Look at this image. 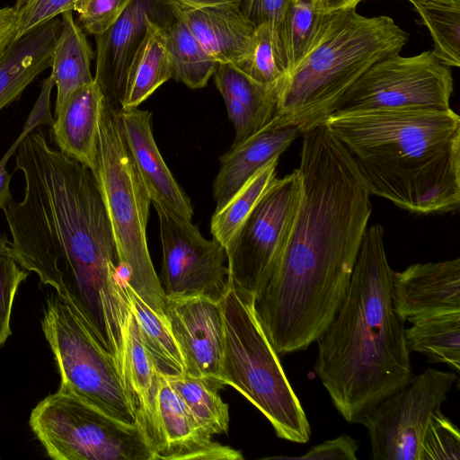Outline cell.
<instances>
[{"mask_svg":"<svg viewBox=\"0 0 460 460\" xmlns=\"http://www.w3.org/2000/svg\"><path fill=\"white\" fill-rule=\"evenodd\" d=\"M153 205L159 221L165 297L201 296L220 302L231 287L225 248L203 237L191 221Z\"/></svg>","mask_w":460,"mask_h":460,"instance_id":"4fadbf2b","label":"cell"},{"mask_svg":"<svg viewBox=\"0 0 460 460\" xmlns=\"http://www.w3.org/2000/svg\"><path fill=\"white\" fill-rule=\"evenodd\" d=\"M132 0H82L75 9L84 31L93 36L112 25Z\"/></svg>","mask_w":460,"mask_h":460,"instance_id":"8d00e7d4","label":"cell"},{"mask_svg":"<svg viewBox=\"0 0 460 460\" xmlns=\"http://www.w3.org/2000/svg\"><path fill=\"white\" fill-rule=\"evenodd\" d=\"M28 272L12 256L0 254V347L12 333L10 319L13 300Z\"/></svg>","mask_w":460,"mask_h":460,"instance_id":"d590c367","label":"cell"},{"mask_svg":"<svg viewBox=\"0 0 460 460\" xmlns=\"http://www.w3.org/2000/svg\"><path fill=\"white\" fill-rule=\"evenodd\" d=\"M122 376L134 406L137 423L153 452V460H157L164 448L158 413V394L162 376L142 345L132 310L124 336Z\"/></svg>","mask_w":460,"mask_h":460,"instance_id":"44dd1931","label":"cell"},{"mask_svg":"<svg viewBox=\"0 0 460 460\" xmlns=\"http://www.w3.org/2000/svg\"><path fill=\"white\" fill-rule=\"evenodd\" d=\"M391 296L403 322L460 313V259L416 263L394 271Z\"/></svg>","mask_w":460,"mask_h":460,"instance_id":"9a60e30c","label":"cell"},{"mask_svg":"<svg viewBox=\"0 0 460 460\" xmlns=\"http://www.w3.org/2000/svg\"><path fill=\"white\" fill-rule=\"evenodd\" d=\"M302 137L292 227L270 275L253 294L257 319L278 355L307 349L331 323L372 212L363 178L326 124Z\"/></svg>","mask_w":460,"mask_h":460,"instance_id":"7a4b0ae2","label":"cell"},{"mask_svg":"<svg viewBox=\"0 0 460 460\" xmlns=\"http://www.w3.org/2000/svg\"><path fill=\"white\" fill-rule=\"evenodd\" d=\"M234 66L256 82L279 85L288 72L280 26H255L247 52Z\"/></svg>","mask_w":460,"mask_h":460,"instance_id":"1f68e13d","label":"cell"},{"mask_svg":"<svg viewBox=\"0 0 460 460\" xmlns=\"http://www.w3.org/2000/svg\"><path fill=\"white\" fill-rule=\"evenodd\" d=\"M160 4L159 0H132L112 25L94 36V80L117 111L120 110L128 70L145 36L147 19L155 18Z\"/></svg>","mask_w":460,"mask_h":460,"instance_id":"2e32d148","label":"cell"},{"mask_svg":"<svg viewBox=\"0 0 460 460\" xmlns=\"http://www.w3.org/2000/svg\"><path fill=\"white\" fill-rule=\"evenodd\" d=\"M29 423L55 460H153L137 423H124L64 387L33 408Z\"/></svg>","mask_w":460,"mask_h":460,"instance_id":"ba28073f","label":"cell"},{"mask_svg":"<svg viewBox=\"0 0 460 460\" xmlns=\"http://www.w3.org/2000/svg\"><path fill=\"white\" fill-rule=\"evenodd\" d=\"M312 1H314L316 4V6H317L319 0H312Z\"/></svg>","mask_w":460,"mask_h":460,"instance_id":"c3c4849f","label":"cell"},{"mask_svg":"<svg viewBox=\"0 0 460 460\" xmlns=\"http://www.w3.org/2000/svg\"><path fill=\"white\" fill-rule=\"evenodd\" d=\"M18 10L13 7L0 8V57L15 41Z\"/></svg>","mask_w":460,"mask_h":460,"instance_id":"b9f144b4","label":"cell"},{"mask_svg":"<svg viewBox=\"0 0 460 460\" xmlns=\"http://www.w3.org/2000/svg\"><path fill=\"white\" fill-rule=\"evenodd\" d=\"M404 336L410 351L424 354L429 362L443 363L459 372L460 313L417 321L404 330Z\"/></svg>","mask_w":460,"mask_h":460,"instance_id":"83f0119b","label":"cell"},{"mask_svg":"<svg viewBox=\"0 0 460 460\" xmlns=\"http://www.w3.org/2000/svg\"><path fill=\"white\" fill-rule=\"evenodd\" d=\"M370 195L417 214L460 205V118L450 108L331 114Z\"/></svg>","mask_w":460,"mask_h":460,"instance_id":"277c9868","label":"cell"},{"mask_svg":"<svg viewBox=\"0 0 460 460\" xmlns=\"http://www.w3.org/2000/svg\"><path fill=\"white\" fill-rule=\"evenodd\" d=\"M165 378L208 433L213 437L227 432L228 405L218 394L222 384L212 378L188 375Z\"/></svg>","mask_w":460,"mask_h":460,"instance_id":"4dcf8cb0","label":"cell"},{"mask_svg":"<svg viewBox=\"0 0 460 460\" xmlns=\"http://www.w3.org/2000/svg\"><path fill=\"white\" fill-rule=\"evenodd\" d=\"M126 286L142 345L156 370L164 377L185 375L184 359L167 319L155 314L127 282Z\"/></svg>","mask_w":460,"mask_h":460,"instance_id":"4316f807","label":"cell"},{"mask_svg":"<svg viewBox=\"0 0 460 460\" xmlns=\"http://www.w3.org/2000/svg\"><path fill=\"white\" fill-rule=\"evenodd\" d=\"M82 0H27L18 8L16 40L36 27L68 11H75Z\"/></svg>","mask_w":460,"mask_h":460,"instance_id":"f35d334b","label":"cell"},{"mask_svg":"<svg viewBox=\"0 0 460 460\" xmlns=\"http://www.w3.org/2000/svg\"><path fill=\"white\" fill-rule=\"evenodd\" d=\"M453 77L432 50L399 53L371 66L339 99L332 114L378 110L450 109Z\"/></svg>","mask_w":460,"mask_h":460,"instance_id":"30bf717a","label":"cell"},{"mask_svg":"<svg viewBox=\"0 0 460 460\" xmlns=\"http://www.w3.org/2000/svg\"><path fill=\"white\" fill-rule=\"evenodd\" d=\"M60 28L61 20L56 17L13 41L0 57V111L51 66Z\"/></svg>","mask_w":460,"mask_h":460,"instance_id":"cb8c5ba5","label":"cell"},{"mask_svg":"<svg viewBox=\"0 0 460 460\" xmlns=\"http://www.w3.org/2000/svg\"><path fill=\"white\" fill-rule=\"evenodd\" d=\"M49 104V96L40 93L22 133L0 160V209L4 212L13 200L10 191L11 175L6 169L8 160L14 155L20 143L30 131L40 126L52 124L53 119L50 115Z\"/></svg>","mask_w":460,"mask_h":460,"instance_id":"74e56055","label":"cell"},{"mask_svg":"<svg viewBox=\"0 0 460 460\" xmlns=\"http://www.w3.org/2000/svg\"><path fill=\"white\" fill-rule=\"evenodd\" d=\"M279 156L259 169L219 209L210 222L213 238L226 248L276 177Z\"/></svg>","mask_w":460,"mask_h":460,"instance_id":"f546056e","label":"cell"},{"mask_svg":"<svg viewBox=\"0 0 460 460\" xmlns=\"http://www.w3.org/2000/svg\"><path fill=\"white\" fill-rule=\"evenodd\" d=\"M213 75L234 126L231 146L255 134L277 116L279 84L256 82L228 63H219Z\"/></svg>","mask_w":460,"mask_h":460,"instance_id":"7402d4cb","label":"cell"},{"mask_svg":"<svg viewBox=\"0 0 460 460\" xmlns=\"http://www.w3.org/2000/svg\"><path fill=\"white\" fill-rule=\"evenodd\" d=\"M457 376L428 367L375 405L361 420L375 460H420L427 426Z\"/></svg>","mask_w":460,"mask_h":460,"instance_id":"7c38bea8","label":"cell"},{"mask_svg":"<svg viewBox=\"0 0 460 460\" xmlns=\"http://www.w3.org/2000/svg\"><path fill=\"white\" fill-rule=\"evenodd\" d=\"M430 32L435 57L445 66H460V9L412 3Z\"/></svg>","mask_w":460,"mask_h":460,"instance_id":"836d02e7","label":"cell"},{"mask_svg":"<svg viewBox=\"0 0 460 460\" xmlns=\"http://www.w3.org/2000/svg\"><path fill=\"white\" fill-rule=\"evenodd\" d=\"M41 327L60 373V387L124 423L137 424L116 359L84 318L58 294L47 299Z\"/></svg>","mask_w":460,"mask_h":460,"instance_id":"9c48e42d","label":"cell"},{"mask_svg":"<svg viewBox=\"0 0 460 460\" xmlns=\"http://www.w3.org/2000/svg\"><path fill=\"white\" fill-rule=\"evenodd\" d=\"M408 40L385 15L363 16L354 7L323 13L310 49L279 84L277 116L301 135L323 123L371 66L399 53Z\"/></svg>","mask_w":460,"mask_h":460,"instance_id":"5b68a950","label":"cell"},{"mask_svg":"<svg viewBox=\"0 0 460 460\" xmlns=\"http://www.w3.org/2000/svg\"><path fill=\"white\" fill-rule=\"evenodd\" d=\"M158 413L164 448L157 460L243 458L240 451L212 440V436L198 422L163 376L158 394Z\"/></svg>","mask_w":460,"mask_h":460,"instance_id":"ffe728a7","label":"cell"},{"mask_svg":"<svg viewBox=\"0 0 460 460\" xmlns=\"http://www.w3.org/2000/svg\"><path fill=\"white\" fill-rule=\"evenodd\" d=\"M119 127L136 168L153 204L191 221L190 199L166 165L152 130V114L136 108L117 111Z\"/></svg>","mask_w":460,"mask_h":460,"instance_id":"e0dca14e","label":"cell"},{"mask_svg":"<svg viewBox=\"0 0 460 460\" xmlns=\"http://www.w3.org/2000/svg\"><path fill=\"white\" fill-rule=\"evenodd\" d=\"M300 193L298 172L276 178L225 248L230 286L255 294L289 235Z\"/></svg>","mask_w":460,"mask_h":460,"instance_id":"8fae6325","label":"cell"},{"mask_svg":"<svg viewBox=\"0 0 460 460\" xmlns=\"http://www.w3.org/2000/svg\"><path fill=\"white\" fill-rule=\"evenodd\" d=\"M385 231L367 228L346 296L318 342L314 370L349 423H360L412 376L404 322L392 302Z\"/></svg>","mask_w":460,"mask_h":460,"instance_id":"3957f363","label":"cell"},{"mask_svg":"<svg viewBox=\"0 0 460 460\" xmlns=\"http://www.w3.org/2000/svg\"><path fill=\"white\" fill-rule=\"evenodd\" d=\"M224 323L218 381L241 393L282 439L306 443L311 428L277 352L261 326L253 295L230 287L220 301Z\"/></svg>","mask_w":460,"mask_h":460,"instance_id":"8992f818","label":"cell"},{"mask_svg":"<svg viewBox=\"0 0 460 460\" xmlns=\"http://www.w3.org/2000/svg\"><path fill=\"white\" fill-rule=\"evenodd\" d=\"M359 447L357 440L348 435L326 440L312 447L300 456H279V459L302 460H357L356 453Z\"/></svg>","mask_w":460,"mask_h":460,"instance_id":"ab89813d","label":"cell"},{"mask_svg":"<svg viewBox=\"0 0 460 460\" xmlns=\"http://www.w3.org/2000/svg\"><path fill=\"white\" fill-rule=\"evenodd\" d=\"M362 0H319L317 10L320 13H329L332 11L350 8L358 5Z\"/></svg>","mask_w":460,"mask_h":460,"instance_id":"7bdbcfd3","label":"cell"},{"mask_svg":"<svg viewBox=\"0 0 460 460\" xmlns=\"http://www.w3.org/2000/svg\"><path fill=\"white\" fill-rule=\"evenodd\" d=\"M24 195L4 212L9 254L52 287L100 343L123 341L131 305L100 188L86 165L54 149L37 127L15 153Z\"/></svg>","mask_w":460,"mask_h":460,"instance_id":"6da1fadb","label":"cell"},{"mask_svg":"<svg viewBox=\"0 0 460 460\" xmlns=\"http://www.w3.org/2000/svg\"><path fill=\"white\" fill-rule=\"evenodd\" d=\"M171 78L166 27L149 17L145 36L128 70L120 110L137 107Z\"/></svg>","mask_w":460,"mask_h":460,"instance_id":"d4e9b609","label":"cell"},{"mask_svg":"<svg viewBox=\"0 0 460 460\" xmlns=\"http://www.w3.org/2000/svg\"><path fill=\"white\" fill-rule=\"evenodd\" d=\"M16 3H15V5L14 7L16 9L20 8L27 0H15Z\"/></svg>","mask_w":460,"mask_h":460,"instance_id":"7dc6e473","label":"cell"},{"mask_svg":"<svg viewBox=\"0 0 460 460\" xmlns=\"http://www.w3.org/2000/svg\"><path fill=\"white\" fill-rule=\"evenodd\" d=\"M180 4L192 6L204 7L221 4H242L244 0H174Z\"/></svg>","mask_w":460,"mask_h":460,"instance_id":"ee69618b","label":"cell"},{"mask_svg":"<svg viewBox=\"0 0 460 460\" xmlns=\"http://www.w3.org/2000/svg\"><path fill=\"white\" fill-rule=\"evenodd\" d=\"M420 460H460V431L441 411L433 415L427 426Z\"/></svg>","mask_w":460,"mask_h":460,"instance_id":"e575fe53","label":"cell"},{"mask_svg":"<svg viewBox=\"0 0 460 460\" xmlns=\"http://www.w3.org/2000/svg\"><path fill=\"white\" fill-rule=\"evenodd\" d=\"M91 171L106 207L127 284L155 314L166 318L165 294L146 240L151 199L125 143L117 110L105 99Z\"/></svg>","mask_w":460,"mask_h":460,"instance_id":"52a82bcc","label":"cell"},{"mask_svg":"<svg viewBox=\"0 0 460 460\" xmlns=\"http://www.w3.org/2000/svg\"><path fill=\"white\" fill-rule=\"evenodd\" d=\"M292 1L244 0L242 4V9L254 26L266 22L280 26L284 13Z\"/></svg>","mask_w":460,"mask_h":460,"instance_id":"60d3db41","label":"cell"},{"mask_svg":"<svg viewBox=\"0 0 460 460\" xmlns=\"http://www.w3.org/2000/svg\"><path fill=\"white\" fill-rule=\"evenodd\" d=\"M104 99L93 80L70 95L50 125L59 151L90 170L95 164L99 119Z\"/></svg>","mask_w":460,"mask_h":460,"instance_id":"603a6c76","label":"cell"},{"mask_svg":"<svg viewBox=\"0 0 460 460\" xmlns=\"http://www.w3.org/2000/svg\"><path fill=\"white\" fill-rule=\"evenodd\" d=\"M164 315L181 351L185 375L218 381L224 341L220 302L201 296L166 298Z\"/></svg>","mask_w":460,"mask_h":460,"instance_id":"5bb4252c","label":"cell"},{"mask_svg":"<svg viewBox=\"0 0 460 460\" xmlns=\"http://www.w3.org/2000/svg\"><path fill=\"white\" fill-rule=\"evenodd\" d=\"M323 13L312 0H293L280 23V34L288 73L294 69L310 49L319 29ZM286 74V75H287Z\"/></svg>","mask_w":460,"mask_h":460,"instance_id":"d6a6232c","label":"cell"},{"mask_svg":"<svg viewBox=\"0 0 460 460\" xmlns=\"http://www.w3.org/2000/svg\"><path fill=\"white\" fill-rule=\"evenodd\" d=\"M300 135L297 127L276 116L255 134L231 146L219 159V171L213 182L215 210L221 208L259 169L280 156Z\"/></svg>","mask_w":460,"mask_h":460,"instance_id":"d6986e66","label":"cell"},{"mask_svg":"<svg viewBox=\"0 0 460 460\" xmlns=\"http://www.w3.org/2000/svg\"><path fill=\"white\" fill-rule=\"evenodd\" d=\"M159 1L218 63L234 66L247 52L255 26L242 4L192 7L174 0Z\"/></svg>","mask_w":460,"mask_h":460,"instance_id":"ac0fdd59","label":"cell"},{"mask_svg":"<svg viewBox=\"0 0 460 460\" xmlns=\"http://www.w3.org/2000/svg\"><path fill=\"white\" fill-rule=\"evenodd\" d=\"M412 3H425L460 9V0H408Z\"/></svg>","mask_w":460,"mask_h":460,"instance_id":"f6af8a7d","label":"cell"},{"mask_svg":"<svg viewBox=\"0 0 460 460\" xmlns=\"http://www.w3.org/2000/svg\"><path fill=\"white\" fill-rule=\"evenodd\" d=\"M166 45L172 78L192 89L206 86L219 63L181 21L166 27Z\"/></svg>","mask_w":460,"mask_h":460,"instance_id":"f1b7e54d","label":"cell"},{"mask_svg":"<svg viewBox=\"0 0 460 460\" xmlns=\"http://www.w3.org/2000/svg\"><path fill=\"white\" fill-rule=\"evenodd\" d=\"M11 242L6 238L5 234H0V254H9Z\"/></svg>","mask_w":460,"mask_h":460,"instance_id":"bcb514c9","label":"cell"},{"mask_svg":"<svg viewBox=\"0 0 460 460\" xmlns=\"http://www.w3.org/2000/svg\"><path fill=\"white\" fill-rule=\"evenodd\" d=\"M93 58V49L84 30L75 22L72 11L62 13L50 66L57 88L54 116L75 90L94 80L91 72Z\"/></svg>","mask_w":460,"mask_h":460,"instance_id":"484cf974","label":"cell"}]
</instances>
